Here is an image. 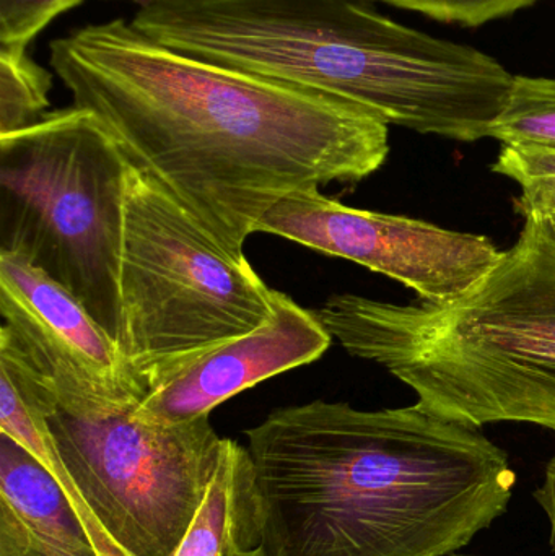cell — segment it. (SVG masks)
Instances as JSON below:
<instances>
[{
	"instance_id": "20",
	"label": "cell",
	"mask_w": 555,
	"mask_h": 556,
	"mask_svg": "<svg viewBox=\"0 0 555 556\" xmlns=\"http://www.w3.org/2000/svg\"><path fill=\"white\" fill-rule=\"evenodd\" d=\"M533 496L538 505L546 513L547 519H550V544L551 548L555 552V454L551 457L550 463H547L543 485L534 490Z\"/></svg>"
},
{
	"instance_id": "16",
	"label": "cell",
	"mask_w": 555,
	"mask_h": 556,
	"mask_svg": "<svg viewBox=\"0 0 555 556\" xmlns=\"http://www.w3.org/2000/svg\"><path fill=\"white\" fill-rule=\"evenodd\" d=\"M492 172L517 182L521 195L515 202L518 214L555 217V152L504 147Z\"/></svg>"
},
{
	"instance_id": "4",
	"label": "cell",
	"mask_w": 555,
	"mask_h": 556,
	"mask_svg": "<svg viewBox=\"0 0 555 556\" xmlns=\"http://www.w3.org/2000/svg\"><path fill=\"white\" fill-rule=\"evenodd\" d=\"M332 339L409 386L437 417L555 431V228L524 215L514 247L446 301L332 294L315 309Z\"/></svg>"
},
{
	"instance_id": "2",
	"label": "cell",
	"mask_w": 555,
	"mask_h": 556,
	"mask_svg": "<svg viewBox=\"0 0 555 556\" xmlns=\"http://www.w3.org/2000/svg\"><path fill=\"white\" fill-rule=\"evenodd\" d=\"M247 437L264 556H449L505 515L517 485L481 428L417 402L313 401Z\"/></svg>"
},
{
	"instance_id": "1",
	"label": "cell",
	"mask_w": 555,
	"mask_h": 556,
	"mask_svg": "<svg viewBox=\"0 0 555 556\" xmlns=\"http://www.w3.org/2000/svg\"><path fill=\"white\" fill-rule=\"evenodd\" d=\"M49 64L74 106L235 254L280 199L362 181L390 153V126L368 111L182 54L124 18L54 39Z\"/></svg>"
},
{
	"instance_id": "6",
	"label": "cell",
	"mask_w": 555,
	"mask_h": 556,
	"mask_svg": "<svg viewBox=\"0 0 555 556\" xmlns=\"http://www.w3.org/2000/svg\"><path fill=\"white\" fill-rule=\"evenodd\" d=\"M277 290L130 165L119 261L121 352L146 395L209 350L260 329Z\"/></svg>"
},
{
	"instance_id": "9",
	"label": "cell",
	"mask_w": 555,
	"mask_h": 556,
	"mask_svg": "<svg viewBox=\"0 0 555 556\" xmlns=\"http://www.w3.org/2000/svg\"><path fill=\"white\" fill-rule=\"evenodd\" d=\"M276 235L326 256L352 261L400 281L419 300L446 301L468 291L501 260L482 235L446 230L404 215L348 207L303 189L264 214L256 233Z\"/></svg>"
},
{
	"instance_id": "3",
	"label": "cell",
	"mask_w": 555,
	"mask_h": 556,
	"mask_svg": "<svg viewBox=\"0 0 555 556\" xmlns=\"http://www.w3.org/2000/svg\"><path fill=\"white\" fill-rule=\"evenodd\" d=\"M133 25L182 54L458 142L489 137L514 85L491 55L407 28L375 0H155Z\"/></svg>"
},
{
	"instance_id": "17",
	"label": "cell",
	"mask_w": 555,
	"mask_h": 556,
	"mask_svg": "<svg viewBox=\"0 0 555 556\" xmlns=\"http://www.w3.org/2000/svg\"><path fill=\"white\" fill-rule=\"evenodd\" d=\"M401 9L422 13L433 20L481 26L504 18L518 10L533 5L537 0H380Z\"/></svg>"
},
{
	"instance_id": "8",
	"label": "cell",
	"mask_w": 555,
	"mask_h": 556,
	"mask_svg": "<svg viewBox=\"0 0 555 556\" xmlns=\"http://www.w3.org/2000/svg\"><path fill=\"white\" fill-rule=\"evenodd\" d=\"M0 356L31 376L59 412L85 420L139 407L146 391L119 343L41 270L0 254Z\"/></svg>"
},
{
	"instance_id": "13",
	"label": "cell",
	"mask_w": 555,
	"mask_h": 556,
	"mask_svg": "<svg viewBox=\"0 0 555 556\" xmlns=\"http://www.w3.org/2000/svg\"><path fill=\"white\" fill-rule=\"evenodd\" d=\"M51 415V407L36 392L15 382H3L0 388V433L22 444L61 482L62 489L77 509L98 556H133L101 525L93 509L72 483L49 428Z\"/></svg>"
},
{
	"instance_id": "18",
	"label": "cell",
	"mask_w": 555,
	"mask_h": 556,
	"mask_svg": "<svg viewBox=\"0 0 555 556\" xmlns=\"http://www.w3.org/2000/svg\"><path fill=\"white\" fill-rule=\"evenodd\" d=\"M85 0H0V45L28 46L49 23Z\"/></svg>"
},
{
	"instance_id": "15",
	"label": "cell",
	"mask_w": 555,
	"mask_h": 556,
	"mask_svg": "<svg viewBox=\"0 0 555 556\" xmlns=\"http://www.w3.org/2000/svg\"><path fill=\"white\" fill-rule=\"evenodd\" d=\"M52 74L28 46L0 45V136L18 132L49 114Z\"/></svg>"
},
{
	"instance_id": "19",
	"label": "cell",
	"mask_w": 555,
	"mask_h": 556,
	"mask_svg": "<svg viewBox=\"0 0 555 556\" xmlns=\"http://www.w3.org/2000/svg\"><path fill=\"white\" fill-rule=\"evenodd\" d=\"M0 556H26L22 525L3 502H0Z\"/></svg>"
},
{
	"instance_id": "23",
	"label": "cell",
	"mask_w": 555,
	"mask_h": 556,
	"mask_svg": "<svg viewBox=\"0 0 555 556\" xmlns=\"http://www.w3.org/2000/svg\"><path fill=\"white\" fill-rule=\"evenodd\" d=\"M449 556H471V555H458V554H452V555H449Z\"/></svg>"
},
{
	"instance_id": "7",
	"label": "cell",
	"mask_w": 555,
	"mask_h": 556,
	"mask_svg": "<svg viewBox=\"0 0 555 556\" xmlns=\"http://www.w3.org/2000/svg\"><path fill=\"white\" fill-rule=\"evenodd\" d=\"M49 428L72 483L133 556L175 555L227 446L211 415L166 427L134 408L98 420L58 412Z\"/></svg>"
},
{
	"instance_id": "5",
	"label": "cell",
	"mask_w": 555,
	"mask_h": 556,
	"mask_svg": "<svg viewBox=\"0 0 555 556\" xmlns=\"http://www.w3.org/2000/svg\"><path fill=\"white\" fill-rule=\"evenodd\" d=\"M130 162L84 108L0 136V254L77 298L121 343L119 261Z\"/></svg>"
},
{
	"instance_id": "14",
	"label": "cell",
	"mask_w": 555,
	"mask_h": 556,
	"mask_svg": "<svg viewBox=\"0 0 555 556\" xmlns=\"http://www.w3.org/2000/svg\"><path fill=\"white\" fill-rule=\"evenodd\" d=\"M489 137L504 147L555 152V78L515 75Z\"/></svg>"
},
{
	"instance_id": "22",
	"label": "cell",
	"mask_w": 555,
	"mask_h": 556,
	"mask_svg": "<svg viewBox=\"0 0 555 556\" xmlns=\"http://www.w3.org/2000/svg\"><path fill=\"white\" fill-rule=\"evenodd\" d=\"M550 220H551V224H553V225H554V228H555V217L550 218Z\"/></svg>"
},
{
	"instance_id": "21",
	"label": "cell",
	"mask_w": 555,
	"mask_h": 556,
	"mask_svg": "<svg viewBox=\"0 0 555 556\" xmlns=\"http://www.w3.org/2000/svg\"><path fill=\"white\" fill-rule=\"evenodd\" d=\"M133 2H137L139 5H142V3L155 2V0H133Z\"/></svg>"
},
{
	"instance_id": "12",
	"label": "cell",
	"mask_w": 555,
	"mask_h": 556,
	"mask_svg": "<svg viewBox=\"0 0 555 556\" xmlns=\"http://www.w3.org/2000/svg\"><path fill=\"white\" fill-rule=\"evenodd\" d=\"M173 556H264L248 447L227 438L207 498Z\"/></svg>"
},
{
	"instance_id": "11",
	"label": "cell",
	"mask_w": 555,
	"mask_h": 556,
	"mask_svg": "<svg viewBox=\"0 0 555 556\" xmlns=\"http://www.w3.org/2000/svg\"><path fill=\"white\" fill-rule=\"evenodd\" d=\"M0 502L18 518L26 556H98L61 482L22 444L0 433Z\"/></svg>"
},
{
	"instance_id": "10",
	"label": "cell",
	"mask_w": 555,
	"mask_h": 556,
	"mask_svg": "<svg viewBox=\"0 0 555 556\" xmlns=\"http://www.w3.org/2000/svg\"><path fill=\"white\" fill-rule=\"evenodd\" d=\"M332 337L315 311L277 291L274 314L247 336L209 350L149 391L134 415L147 424H186L240 392L321 358Z\"/></svg>"
}]
</instances>
